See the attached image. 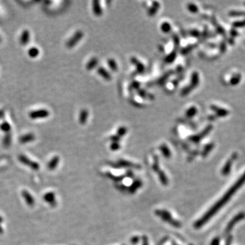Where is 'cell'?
I'll return each mask as SVG.
<instances>
[{
    "mask_svg": "<svg viewBox=\"0 0 245 245\" xmlns=\"http://www.w3.org/2000/svg\"><path fill=\"white\" fill-rule=\"evenodd\" d=\"M50 113L46 109H39L36 110H32L29 113V117L32 120L42 119H46L49 117Z\"/></svg>",
    "mask_w": 245,
    "mask_h": 245,
    "instance_id": "1",
    "label": "cell"
},
{
    "mask_svg": "<svg viewBox=\"0 0 245 245\" xmlns=\"http://www.w3.org/2000/svg\"><path fill=\"white\" fill-rule=\"evenodd\" d=\"M19 160L21 163H22L24 165L29 167L31 170L35 171H38L40 169V165L38 163L34 161H31L30 159L28 158L27 156L24 155H20L19 156Z\"/></svg>",
    "mask_w": 245,
    "mask_h": 245,
    "instance_id": "2",
    "label": "cell"
},
{
    "mask_svg": "<svg viewBox=\"0 0 245 245\" xmlns=\"http://www.w3.org/2000/svg\"><path fill=\"white\" fill-rule=\"evenodd\" d=\"M30 41V32L28 29H24L21 32L19 38V42L22 46H27Z\"/></svg>",
    "mask_w": 245,
    "mask_h": 245,
    "instance_id": "3",
    "label": "cell"
},
{
    "mask_svg": "<svg viewBox=\"0 0 245 245\" xmlns=\"http://www.w3.org/2000/svg\"><path fill=\"white\" fill-rule=\"evenodd\" d=\"M36 140V136L33 133H27L24 135H22L21 136H20L19 140V142L22 144H27V143L32 142L33 141H34Z\"/></svg>",
    "mask_w": 245,
    "mask_h": 245,
    "instance_id": "4",
    "label": "cell"
},
{
    "mask_svg": "<svg viewBox=\"0 0 245 245\" xmlns=\"http://www.w3.org/2000/svg\"><path fill=\"white\" fill-rule=\"evenodd\" d=\"M211 108L216 113L217 116L219 117H227L230 114L229 110L225 109V108H220L219 106H215V105H212L211 106Z\"/></svg>",
    "mask_w": 245,
    "mask_h": 245,
    "instance_id": "5",
    "label": "cell"
},
{
    "mask_svg": "<svg viewBox=\"0 0 245 245\" xmlns=\"http://www.w3.org/2000/svg\"><path fill=\"white\" fill-rule=\"evenodd\" d=\"M22 195L25 201L26 204L29 206H33L35 204V199L32 195L27 191V190H23L22 191Z\"/></svg>",
    "mask_w": 245,
    "mask_h": 245,
    "instance_id": "6",
    "label": "cell"
},
{
    "mask_svg": "<svg viewBox=\"0 0 245 245\" xmlns=\"http://www.w3.org/2000/svg\"><path fill=\"white\" fill-rule=\"evenodd\" d=\"M44 200L50 206H55L56 204V199H55V193L52 192H48L43 196Z\"/></svg>",
    "mask_w": 245,
    "mask_h": 245,
    "instance_id": "7",
    "label": "cell"
},
{
    "mask_svg": "<svg viewBox=\"0 0 245 245\" xmlns=\"http://www.w3.org/2000/svg\"><path fill=\"white\" fill-rule=\"evenodd\" d=\"M0 129L6 134H8V133H11L12 127L9 122L4 119L0 123Z\"/></svg>",
    "mask_w": 245,
    "mask_h": 245,
    "instance_id": "8",
    "label": "cell"
},
{
    "mask_svg": "<svg viewBox=\"0 0 245 245\" xmlns=\"http://www.w3.org/2000/svg\"><path fill=\"white\" fill-rule=\"evenodd\" d=\"M12 143V134L11 133H8V134H5L4 137L3 138L2 144L4 148H8L11 145Z\"/></svg>",
    "mask_w": 245,
    "mask_h": 245,
    "instance_id": "9",
    "label": "cell"
},
{
    "mask_svg": "<svg viewBox=\"0 0 245 245\" xmlns=\"http://www.w3.org/2000/svg\"><path fill=\"white\" fill-rule=\"evenodd\" d=\"M59 161V159L57 156L52 157V159L48 162V165H47L48 169L50 170H53L54 169H55V168L58 165Z\"/></svg>",
    "mask_w": 245,
    "mask_h": 245,
    "instance_id": "10",
    "label": "cell"
},
{
    "mask_svg": "<svg viewBox=\"0 0 245 245\" xmlns=\"http://www.w3.org/2000/svg\"><path fill=\"white\" fill-rule=\"evenodd\" d=\"M27 53L31 58H36L40 55V50L36 46H32L28 50Z\"/></svg>",
    "mask_w": 245,
    "mask_h": 245,
    "instance_id": "11",
    "label": "cell"
},
{
    "mask_svg": "<svg viewBox=\"0 0 245 245\" xmlns=\"http://www.w3.org/2000/svg\"><path fill=\"white\" fill-rule=\"evenodd\" d=\"M241 78H242V76H241L240 74H235L232 76V78L230 80V84L232 86L237 85L240 82Z\"/></svg>",
    "mask_w": 245,
    "mask_h": 245,
    "instance_id": "12",
    "label": "cell"
},
{
    "mask_svg": "<svg viewBox=\"0 0 245 245\" xmlns=\"http://www.w3.org/2000/svg\"><path fill=\"white\" fill-rule=\"evenodd\" d=\"M199 83V75L197 72H194L192 75L191 87H195Z\"/></svg>",
    "mask_w": 245,
    "mask_h": 245,
    "instance_id": "13",
    "label": "cell"
},
{
    "mask_svg": "<svg viewBox=\"0 0 245 245\" xmlns=\"http://www.w3.org/2000/svg\"><path fill=\"white\" fill-rule=\"evenodd\" d=\"M229 15L232 17H240V16H244L245 17V11L242 10H231L229 12Z\"/></svg>",
    "mask_w": 245,
    "mask_h": 245,
    "instance_id": "14",
    "label": "cell"
},
{
    "mask_svg": "<svg viewBox=\"0 0 245 245\" xmlns=\"http://www.w3.org/2000/svg\"><path fill=\"white\" fill-rule=\"evenodd\" d=\"M213 19H214V21H213V24H214L216 26V29H217V30L218 31V32L220 34H221L222 36H225V35H226V34H225V29H224L223 28L221 27V26L219 25V24L217 23L216 20H215V18H213Z\"/></svg>",
    "mask_w": 245,
    "mask_h": 245,
    "instance_id": "15",
    "label": "cell"
},
{
    "mask_svg": "<svg viewBox=\"0 0 245 245\" xmlns=\"http://www.w3.org/2000/svg\"><path fill=\"white\" fill-rule=\"evenodd\" d=\"M232 26L234 27H242L245 26V19L240 21H236L233 22Z\"/></svg>",
    "mask_w": 245,
    "mask_h": 245,
    "instance_id": "16",
    "label": "cell"
},
{
    "mask_svg": "<svg viewBox=\"0 0 245 245\" xmlns=\"http://www.w3.org/2000/svg\"><path fill=\"white\" fill-rule=\"evenodd\" d=\"M196 113H197V110H196V108L195 107H192L188 110V112H187V115H188L189 117H193L195 115V114Z\"/></svg>",
    "mask_w": 245,
    "mask_h": 245,
    "instance_id": "17",
    "label": "cell"
},
{
    "mask_svg": "<svg viewBox=\"0 0 245 245\" xmlns=\"http://www.w3.org/2000/svg\"><path fill=\"white\" fill-rule=\"evenodd\" d=\"M188 7H189V9L191 12H197L198 11V8H197V7L196 6L195 4H193V3H189Z\"/></svg>",
    "mask_w": 245,
    "mask_h": 245,
    "instance_id": "18",
    "label": "cell"
},
{
    "mask_svg": "<svg viewBox=\"0 0 245 245\" xmlns=\"http://www.w3.org/2000/svg\"><path fill=\"white\" fill-rule=\"evenodd\" d=\"M226 49H227L226 43H225V42L222 41L220 44V51L221 52H225L226 51Z\"/></svg>",
    "mask_w": 245,
    "mask_h": 245,
    "instance_id": "19",
    "label": "cell"
},
{
    "mask_svg": "<svg viewBox=\"0 0 245 245\" xmlns=\"http://www.w3.org/2000/svg\"><path fill=\"white\" fill-rule=\"evenodd\" d=\"M230 35L232 36H233V37H236V36H237L238 35V32L235 29H234V28H233V29H232L230 30Z\"/></svg>",
    "mask_w": 245,
    "mask_h": 245,
    "instance_id": "20",
    "label": "cell"
},
{
    "mask_svg": "<svg viewBox=\"0 0 245 245\" xmlns=\"http://www.w3.org/2000/svg\"><path fill=\"white\" fill-rule=\"evenodd\" d=\"M5 119V113L4 110L3 109H0V120Z\"/></svg>",
    "mask_w": 245,
    "mask_h": 245,
    "instance_id": "21",
    "label": "cell"
},
{
    "mask_svg": "<svg viewBox=\"0 0 245 245\" xmlns=\"http://www.w3.org/2000/svg\"><path fill=\"white\" fill-rule=\"evenodd\" d=\"M3 232V228H2V227L1 226V225H0V234H2V233Z\"/></svg>",
    "mask_w": 245,
    "mask_h": 245,
    "instance_id": "22",
    "label": "cell"
},
{
    "mask_svg": "<svg viewBox=\"0 0 245 245\" xmlns=\"http://www.w3.org/2000/svg\"><path fill=\"white\" fill-rule=\"evenodd\" d=\"M3 221V218H2V217H1L0 216V224H1V223H2V222Z\"/></svg>",
    "mask_w": 245,
    "mask_h": 245,
    "instance_id": "23",
    "label": "cell"
},
{
    "mask_svg": "<svg viewBox=\"0 0 245 245\" xmlns=\"http://www.w3.org/2000/svg\"><path fill=\"white\" fill-rule=\"evenodd\" d=\"M0 42H1V38H0Z\"/></svg>",
    "mask_w": 245,
    "mask_h": 245,
    "instance_id": "24",
    "label": "cell"
},
{
    "mask_svg": "<svg viewBox=\"0 0 245 245\" xmlns=\"http://www.w3.org/2000/svg\"><path fill=\"white\" fill-rule=\"evenodd\" d=\"M244 5H245V2H244Z\"/></svg>",
    "mask_w": 245,
    "mask_h": 245,
    "instance_id": "25",
    "label": "cell"
}]
</instances>
